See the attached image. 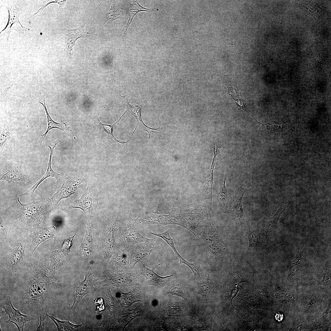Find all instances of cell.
<instances>
[{
  "label": "cell",
  "instance_id": "1",
  "mask_svg": "<svg viewBox=\"0 0 331 331\" xmlns=\"http://www.w3.org/2000/svg\"><path fill=\"white\" fill-rule=\"evenodd\" d=\"M192 233L199 245L205 250L211 265L220 267L228 253L227 246L208 216L199 223Z\"/></svg>",
  "mask_w": 331,
  "mask_h": 331
},
{
  "label": "cell",
  "instance_id": "2",
  "mask_svg": "<svg viewBox=\"0 0 331 331\" xmlns=\"http://www.w3.org/2000/svg\"><path fill=\"white\" fill-rule=\"evenodd\" d=\"M128 212L123 215L120 221L119 232L123 244V249L129 250L136 244L149 242L154 239L147 238L142 235L135 226L137 219H132Z\"/></svg>",
  "mask_w": 331,
  "mask_h": 331
},
{
  "label": "cell",
  "instance_id": "3",
  "mask_svg": "<svg viewBox=\"0 0 331 331\" xmlns=\"http://www.w3.org/2000/svg\"><path fill=\"white\" fill-rule=\"evenodd\" d=\"M187 303V313L185 316L194 331H206L209 328V320L206 305L193 297Z\"/></svg>",
  "mask_w": 331,
  "mask_h": 331
},
{
  "label": "cell",
  "instance_id": "4",
  "mask_svg": "<svg viewBox=\"0 0 331 331\" xmlns=\"http://www.w3.org/2000/svg\"><path fill=\"white\" fill-rule=\"evenodd\" d=\"M105 277L103 281L96 282L95 286L118 287L133 286L143 283L142 276L137 267L128 271L107 275Z\"/></svg>",
  "mask_w": 331,
  "mask_h": 331
},
{
  "label": "cell",
  "instance_id": "5",
  "mask_svg": "<svg viewBox=\"0 0 331 331\" xmlns=\"http://www.w3.org/2000/svg\"><path fill=\"white\" fill-rule=\"evenodd\" d=\"M19 196L17 201L21 209L26 217L32 220H40L45 215L52 204L51 200L46 198L39 201L23 204L20 202Z\"/></svg>",
  "mask_w": 331,
  "mask_h": 331
},
{
  "label": "cell",
  "instance_id": "6",
  "mask_svg": "<svg viewBox=\"0 0 331 331\" xmlns=\"http://www.w3.org/2000/svg\"><path fill=\"white\" fill-rule=\"evenodd\" d=\"M101 111L98 112L96 115L93 116L92 117H89L92 121V124L93 126V132H97L98 134V136L95 138L97 143L101 142L107 144L110 143L116 142L119 143L124 144L127 143L130 141L135 131V130H134L132 135L129 139L126 142L119 141L115 137L113 134V126L120 120L127 111H125L119 120L113 125H111L103 124L100 122L99 119V115Z\"/></svg>",
  "mask_w": 331,
  "mask_h": 331
},
{
  "label": "cell",
  "instance_id": "7",
  "mask_svg": "<svg viewBox=\"0 0 331 331\" xmlns=\"http://www.w3.org/2000/svg\"><path fill=\"white\" fill-rule=\"evenodd\" d=\"M98 194L95 185L89 182L86 189L80 198L73 202L70 207L80 208L86 215H90L99 206L97 200Z\"/></svg>",
  "mask_w": 331,
  "mask_h": 331
},
{
  "label": "cell",
  "instance_id": "8",
  "mask_svg": "<svg viewBox=\"0 0 331 331\" xmlns=\"http://www.w3.org/2000/svg\"><path fill=\"white\" fill-rule=\"evenodd\" d=\"M212 275L211 271H206L204 278L197 282H193L190 284V291L199 295L197 299L206 306L209 304L212 299L213 291Z\"/></svg>",
  "mask_w": 331,
  "mask_h": 331
},
{
  "label": "cell",
  "instance_id": "9",
  "mask_svg": "<svg viewBox=\"0 0 331 331\" xmlns=\"http://www.w3.org/2000/svg\"><path fill=\"white\" fill-rule=\"evenodd\" d=\"M190 284L174 272L162 290L164 295L169 294L179 297L188 303L193 298L190 291Z\"/></svg>",
  "mask_w": 331,
  "mask_h": 331
},
{
  "label": "cell",
  "instance_id": "10",
  "mask_svg": "<svg viewBox=\"0 0 331 331\" xmlns=\"http://www.w3.org/2000/svg\"><path fill=\"white\" fill-rule=\"evenodd\" d=\"M162 304L161 311L167 318L180 317L186 315L187 303L182 298L171 295Z\"/></svg>",
  "mask_w": 331,
  "mask_h": 331
},
{
  "label": "cell",
  "instance_id": "11",
  "mask_svg": "<svg viewBox=\"0 0 331 331\" xmlns=\"http://www.w3.org/2000/svg\"><path fill=\"white\" fill-rule=\"evenodd\" d=\"M3 308L5 310V314L8 315L9 319L2 325L9 323H14L20 331H24L25 324L31 320H35L36 318L30 315L22 313L18 310L13 306L11 297L8 295Z\"/></svg>",
  "mask_w": 331,
  "mask_h": 331
},
{
  "label": "cell",
  "instance_id": "12",
  "mask_svg": "<svg viewBox=\"0 0 331 331\" xmlns=\"http://www.w3.org/2000/svg\"><path fill=\"white\" fill-rule=\"evenodd\" d=\"M86 23L76 29H65L64 33L60 41L65 48L66 57L68 62H70L72 59L73 53V48L76 40L79 38L86 37L91 33L87 32L85 33L84 30Z\"/></svg>",
  "mask_w": 331,
  "mask_h": 331
},
{
  "label": "cell",
  "instance_id": "13",
  "mask_svg": "<svg viewBox=\"0 0 331 331\" xmlns=\"http://www.w3.org/2000/svg\"><path fill=\"white\" fill-rule=\"evenodd\" d=\"M138 267L143 279V283L147 285H151L162 290L172 277L171 275L165 277L160 276L156 273L154 268L150 269L146 266L143 261L137 264Z\"/></svg>",
  "mask_w": 331,
  "mask_h": 331
},
{
  "label": "cell",
  "instance_id": "14",
  "mask_svg": "<svg viewBox=\"0 0 331 331\" xmlns=\"http://www.w3.org/2000/svg\"><path fill=\"white\" fill-rule=\"evenodd\" d=\"M154 241V239L150 242H140L135 245L131 248L130 258L131 270L138 262L144 259L146 261L153 251L161 249V245H155Z\"/></svg>",
  "mask_w": 331,
  "mask_h": 331
},
{
  "label": "cell",
  "instance_id": "15",
  "mask_svg": "<svg viewBox=\"0 0 331 331\" xmlns=\"http://www.w3.org/2000/svg\"><path fill=\"white\" fill-rule=\"evenodd\" d=\"M0 180L7 181L8 183L21 181L27 183L30 182L26 169L21 164L15 163L8 165L1 171Z\"/></svg>",
  "mask_w": 331,
  "mask_h": 331
},
{
  "label": "cell",
  "instance_id": "16",
  "mask_svg": "<svg viewBox=\"0 0 331 331\" xmlns=\"http://www.w3.org/2000/svg\"><path fill=\"white\" fill-rule=\"evenodd\" d=\"M131 94L127 92L124 96H121L120 94L114 97V104L117 108H123L126 111L128 112L137 120L138 122H140L145 127L151 130L159 131L160 125L157 128H151L146 125L144 123L141 117V111L142 108L141 105L136 104H131L128 101L129 97Z\"/></svg>",
  "mask_w": 331,
  "mask_h": 331
},
{
  "label": "cell",
  "instance_id": "17",
  "mask_svg": "<svg viewBox=\"0 0 331 331\" xmlns=\"http://www.w3.org/2000/svg\"><path fill=\"white\" fill-rule=\"evenodd\" d=\"M98 279L91 271H87L84 280L79 283L76 289L73 303L70 309L71 312L75 311L78 305L85 295L94 291L95 288L93 285Z\"/></svg>",
  "mask_w": 331,
  "mask_h": 331
},
{
  "label": "cell",
  "instance_id": "18",
  "mask_svg": "<svg viewBox=\"0 0 331 331\" xmlns=\"http://www.w3.org/2000/svg\"><path fill=\"white\" fill-rule=\"evenodd\" d=\"M131 249L121 251L119 250L112 256L109 262L110 269L115 273L125 272L131 270L130 258Z\"/></svg>",
  "mask_w": 331,
  "mask_h": 331
},
{
  "label": "cell",
  "instance_id": "19",
  "mask_svg": "<svg viewBox=\"0 0 331 331\" xmlns=\"http://www.w3.org/2000/svg\"><path fill=\"white\" fill-rule=\"evenodd\" d=\"M116 221L108 225L104 235L103 243V255L105 259L108 260L119 250V246L115 238Z\"/></svg>",
  "mask_w": 331,
  "mask_h": 331
},
{
  "label": "cell",
  "instance_id": "20",
  "mask_svg": "<svg viewBox=\"0 0 331 331\" xmlns=\"http://www.w3.org/2000/svg\"><path fill=\"white\" fill-rule=\"evenodd\" d=\"M5 7L9 12V19L7 24L5 28L0 32V36H5L7 38V43L9 42V35L12 32L11 27L15 23L19 24L23 28L26 29L30 30L28 28L23 27L19 22V18L20 15L22 13L20 8L18 7L12 1H6L2 4L1 6Z\"/></svg>",
  "mask_w": 331,
  "mask_h": 331
},
{
  "label": "cell",
  "instance_id": "21",
  "mask_svg": "<svg viewBox=\"0 0 331 331\" xmlns=\"http://www.w3.org/2000/svg\"><path fill=\"white\" fill-rule=\"evenodd\" d=\"M55 228L52 226L48 227H37L31 231V237L32 239L30 248L31 252L33 253L38 245L45 240L54 238Z\"/></svg>",
  "mask_w": 331,
  "mask_h": 331
},
{
  "label": "cell",
  "instance_id": "22",
  "mask_svg": "<svg viewBox=\"0 0 331 331\" xmlns=\"http://www.w3.org/2000/svg\"><path fill=\"white\" fill-rule=\"evenodd\" d=\"M243 184L241 185L233 197V211L236 217L240 222L241 227L243 231L245 226V217L242 204L243 196L247 190Z\"/></svg>",
  "mask_w": 331,
  "mask_h": 331
},
{
  "label": "cell",
  "instance_id": "23",
  "mask_svg": "<svg viewBox=\"0 0 331 331\" xmlns=\"http://www.w3.org/2000/svg\"><path fill=\"white\" fill-rule=\"evenodd\" d=\"M215 165V163H212L205 179L204 188L205 207L207 213L210 214H211L212 208V190L213 182V171Z\"/></svg>",
  "mask_w": 331,
  "mask_h": 331
},
{
  "label": "cell",
  "instance_id": "24",
  "mask_svg": "<svg viewBox=\"0 0 331 331\" xmlns=\"http://www.w3.org/2000/svg\"><path fill=\"white\" fill-rule=\"evenodd\" d=\"M59 142H58L55 143L52 147H51L50 146H48L50 150V154L48 166L44 175L40 180L33 185V186L26 192L20 195L19 196L20 197L25 195L31 197H33L34 192L37 187L47 178L49 177H54L57 180H59V179L61 176V173L60 174H59L55 172L52 169L51 166V158L53 154L54 150L56 144H57Z\"/></svg>",
  "mask_w": 331,
  "mask_h": 331
},
{
  "label": "cell",
  "instance_id": "25",
  "mask_svg": "<svg viewBox=\"0 0 331 331\" xmlns=\"http://www.w3.org/2000/svg\"><path fill=\"white\" fill-rule=\"evenodd\" d=\"M288 205V203H282L276 212L267 222L264 228V234L267 240L275 234L278 227L279 219Z\"/></svg>",
  "mask_w": 331,
  "mask_h": 331
},
{
  "label": "cell",
  "instance_id": "26",
  "mask_svg": "<svg viewBox=\"0 0 331 331\" xmlns=\"http://www.w3.org/2000/svg\"><path fill=\"white\" fill-rule=\"evenodd\" d=\"M138 290L137 289H134L128 293L121 292L119 294L117 299L121 307L122 312L135 303L143 302V297Z\"/></svg>",
  "mask_w": 331,
  "mask_h": 331
},
{
  "label": "cell",
  "instance_id": "27",
  "mask_svg": "<svg viewBox=\"0 0 331 331\" xmlns=\"http://www.w3.org/2000/svg\"><path fill=\"white\" fill-rule=\"evenodd\" d=\"M144 312L143 310L138 308L131 310L127 309L122 312L118 317L120 330H124L127 326L133 319L142 315Z\"/></svg>",
  "mask_w": 331,
  "mask_h": 331
},
{
  "label": "cell",
  "instance_id": "28",
  "mask_svg": "<svg viewBox=\"0 0 331 331\" xmlns=\"http://www.w3.org/2000/svg\"><path fill=\"white\" fill-rule=\"evenodd\" d=\"M248 236L249 245L247 252L257 250L264 246L267 240L265 236L257 231H252L248 229L246 230Z\"/></svg>",
  "mask_w": 331,
  "mask_h": 331
},
{
  "label": "cell",
  "instance_id": "29",
  "mask_svg": "<svg viewBox=\"0 0 331 331\" xmlns=\"http://www.w3.org/2000/svg\"><path fill=\"white\" fill-rule=\"evenodd\" d=\"M94 244L93 229L90 224L88 225L84 240L81 246L83 255L88 259L92 255Z\"/></svg>",
  "mask_w": 331,
  "mask_h": 331
},
{
  "label": "cell",
  "instance_id": "30",
  "mask_svg": "<svg viewBox=\"0 0 331 331\" xmlns=\"http://www.w3.org/2000/svg\"><path fill=\"white\" fill-rule=\"evenodd\" d=\"M169 323H167L168 330L173 331H194L193 328L185 316L170 317Z\"/></svg>",
  "mask_w": 331,
  "mask_h": 331
},
{
  "label": "cell",
  "instance_id": "31",
  "mask_svg": "<svg viewBox=\"0 0 331 331\" xmlns=\"http://www.w3.org/2000/svg\"><path fill=\"white\" fill-rule=\"evenodd\" d=\"M226 174L220 179L219 182V191L218 197L219 205L221 209L224 210L228 205L230 199V194L226 186Z\"/></svg>",
  "mask_w": 331,
  "mask_h": 331
},
{
  "label": "cell",
  "instance_id": "32",
  "mask_svg": "<svg viewBox=\"0 0 331 331\" xmlns=\"http://www.w3.org/2000/svg\"><path fill=\"white\" fill-rule=\"evenodd\" d=\"M38 102L41 104L43 106L45 111L47 119V128L44 134L41 135L39 139L40 145L41 144L43 141L46 137L49 131L53 128H57L62 130H69L71 131V130H70L69 127H68L67 124L65 123L56 122L51 118L49 114L48 111L46 106L45 98H44V104L41 102Z\"/></svg>",
  "mask_w": 331,
  "mask_h": 331
},
{
  "label": "cell",
  "instance_id": "33",
  "mask_svg": "<svg viewBox=\"0 0 331 331\" xmlns=\"http://www.w3.org/2000/svg\"><path fill=\"white\" fill-rule=\"evenodd\" d=\"M17 130L8 123L1 124L0 134V153L1 155L3 151L11 137Z\"/></svg>",
  "mask_w": 331,
  "mask_h": 331
},
{
  "label": "cell",
  "instance_id": "34",
  "mask_svg": "<svg viewBox=\"0 0 331 331\" xmlns=\"http://www.w3.org/2000/svg\"><path fill=\"white\" fill-rule=\"evenodd\" d=\"M258 123L262 125L261 127L263 131L265 133L269 134L270 135H278L280 134H283L285 131H287V122L285 124H280L273 123L262 124L258 121L256 119L252 116Z\"/></svg>",
  "mask_w": 331,
  "mask_h": 331
},
{
  "label": "cell",
  "instance_id": "35",
  "mask_svg": "<svg viewBox=\"0 0 331 331\" xmlns=\"http://www.w3.org/2000/svg\"><path fill=\"white\" fill-rule=\"evenodd\" d=\"M47 316L53 321L59 331H77L80 329L83 324L76 325L71 323L69 321H61L56 318V315H49L48 313Z\"/></svg>",
  "mask_w": 331,
  "mask_h": 331
},
{
  "label": "cell",
  "instance_id": "36",
  "mask_svg": "<svg viewBox=\"0 0 331 331\" xmlns=\"http://www.w3.org/2000/svg\"><path fill=\"white\" fill-rule=\"evenodd\" d=\"M153 9L147 8L141 6L137 1H134L130 5L129 7V15L128 21L124 28V36H125L127 32V29L131 24L134 17L138 12L141 11L149 12L154 11Z\"/></svg>",
  "mask_w": 331,
  "mask_h": 331
},
{
  "label": "cell",
  "instance_id": "37",
  "mask_svg": "<svg viewBox=\"0 0 331 331\" xmlns=\"http://www.w3.org/2000/svg\"><path fill=\"white\" fill-rule=\"evenodd\" d=\"M178 257L180 261L178 266L181 264H185L190 268L192 272L194 278V282H198L202 280L200 273V268L202 262L200 259H198L194 263H191L185 260L180 255Z\"/></svg>",
  "mask_w": 331,
  "mask_h": 331
},
{
  "label": "cell",
  "instance_id": "38",
  "mask_svg": "<svg viewBox=\"0 0 331 331\" xmlns=\"http://www.w3.org/2000/svg\"><path fill=\"white\" fill-rule=\"evenodd\" d=\"M112 5L108 11L106 13V20L108 23H111L117 19H122L123 16L122 9L119 6L117 2L110 1Z\"/></svg>",
  "mask_w": 331,
  "mask_h": 331
},
{
  "label": "cell",
  "instance_id": "39",
  "mask_svg": "<svg viewBox=\"0 0 331 331\" xmlns=\"http://www.w3.org/2000/svg\"><path fill=\"white\" fill-rule=\"evenodd\" d=\"M148 234L159 237L164 240L172 248L176 256L178 257L180 255L176 249L173 239L169 234V230L161 233L152 232L149 230Z\"/></svg>",
  "mask_w": 331,
  "mask_h": 331
},
{
  "label": "cell",
  "instance_id": "40",
  "mask_svg": "<svg viewBox=\"0 0 331 331\" xmlns=\"http://www.w3.org/2000/svg\"><path fill=\"white\" fill-rule=\"evenodd\" d=\"M230 91L231 94L232 98L234 99L238 106V110L242 109L247 113L249 112L247 107L246 101L244 99L241 98L239 97L235 89L231 86L229 87Z\"/></svg>",
  "mask_w": 331,
  "mask_h": 331
},
{
  "label": "cell",
  "instance_id": "41",
  "mask_svg": "<svg viewBox=\"0 0 331 331\" xmlns=\"http://www.w3.org/2000/svg\"><path fill=\"white\" fill-rule=\"evenodd\" d=\"M23 252L21 245L18 246L13 251L10 264L12 269L18 264L22 258Z\"/></svg>",
  "mask_w": 331,
  "mask_h": 331
},
{
  "label": "cell",
  "instance_id": "42",
  "mask_svg": "<svg viewBox=\"0 0 331 331\" xmlns=\"http://www.w3.org/2000/svg\"><path fill=\"white\" fill-rule=\"evenodd\" d=\"M57 3L59 6L62 5L64 3L63 0H43L41 7L34 14L32 15V18H34L38 15H40L43 10L49 4L52 3Z\"/></svg>",
  "mask_w": 331,
  "mask_h": 331
},
{
  "label": "cell",
  "instance_id": "43",
  "mask_svg": "<svg viewBox=\"0 0 331 331\" xmlns=\"http://www.w3.org/2000/svg\"><path fill=\"white\" fill-rule=\"evenodd\" d=\"M106 305L109 311L114 314L115 311V302L110 289L107 290L106 293Z\"/></svg>",
  "mask_w": 331,
  "mask_h": 331
},
{
  "label": "cell",
  "instance_id": "44",
  "mask_svg": "<svg viewBox=\"0 0 331 331\" xmlns=\"http://www.w3.org/2000/svg\"><path fill=\"white\" fill-rule=\"evenodd\" d=\"M47 313H44L40 314V324L39 326L36 329V331H41L44 330L45 325V320L47 316Z\"/></svg>",
  "mask_w": 331,
  "mask_h": 331
},
{
  "label": "cell",
  "instance_id": "45",
  "mask_svg": "<svg viewBox=\"0 0 331 331\" xmlns=\"http://www.w3.org/2000/svg\"><path fill=\"white\" fill-rule=\"evenodd\" d=\"M276 319L279 321H281L283 319V314L280 312L277 313L275 315Z\"/></svg>",
  "mask_w": 331,
  "mask_h": 331
},
{
  "label": "cell",
  "instance_id": "46",
  "mask_svg": "<svg viewBox=\"0 0 331 331\" xmlns=\"http://www.w3.org/2000/svg\"><path fill=\"white\" fill-rule=\"evenodd\" d=\"M0 228L1 230L5 231L6 233V230L5 228L4 222H3V220L1 217H0Z\"/></svg>",
  "mask_w": 331,
  "mask_h": 331
},
{
  "label": "cell",
  "instance_id": "47",
  "mask_svg": "<svg viewBox=\"0 0 331 331\" xmlns=\"http://www.w3.org/2000/svg\"><path fill=\"white\" fill-rule=\"evenodd\" d=\"M5 311H4L2 310V307H1L0 308V318H1V317H2V316H3L4 315H5Z\"/></svg>",
  "mask_w": 331,
  "mask_h": 331
},
{
  "label": "cell",
  "instance_id": "48",
  "mask_svg": "<svg viewBox=\"0 0 331 331\" xmlns=\"http://www.w3.org/2000/svg\"><path fill=\"white\" fill-rule=\"evenodd\" d=\"M8 90V89H5V90H4V92L3 93V94H2V97H1L2 99L4 97V96H5V94H6V92H7Z\"/></svg>",
  "mask_w": 331,
  "mask_h": 331
}]
</instances>
